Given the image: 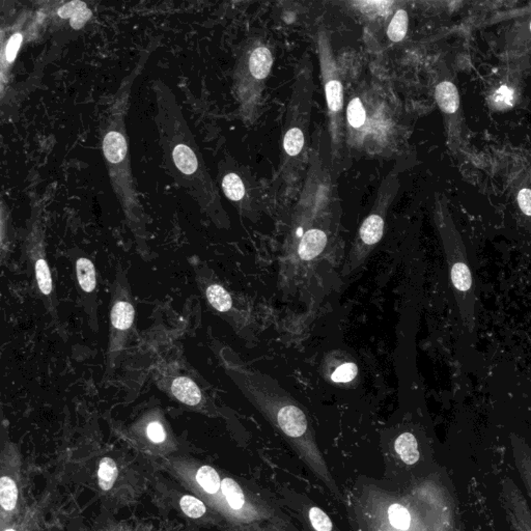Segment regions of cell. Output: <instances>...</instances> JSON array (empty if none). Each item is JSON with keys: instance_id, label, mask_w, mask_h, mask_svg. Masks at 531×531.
Wrapping results in <instances>:
<instances>
[{"instance_id": "15", "label": "cell", "mask_w": 531, "mask_h": 531, "mask_svg": "<svg viewBox=\"0 0 531 531\" xmlns=\"http://www.w3.org/2000/svg\"><path fill=\"white\" fill-rule=\"evenodd\" d=\"M195 481L198 483V487L200 490H203V493L207 496L218 497L221 495V483H222V478L219 476L218 471L215 468H213L209 465H203L200 468L198 469L195 473Z\"/></svg>"}, {"instance_id": "13", "label": "cell", "mask_w": 531, "mask_h": 531, "mask_svg": "<svg viewBox=\"0 0 531 531\" xmlns=\"http://www.w3.org/2000/svg\"><path fill=\"white\" fill-rule=\"evenodd\" d=\"M512 447L520 478L531 499V449L518 437H512Z\"/></svg>"}, {"instance_id": "20", "label": "cell", "mask_w": 531, "mask_h": 531, "mask_svg": "<svg viewBox=\"0 0 531 531\" xmlns=\"http://www.w3.org/2000/svg\"><path fill=\"white\" fill-rule=\"evenodd\" d=\"M134 315V307L132 305L127 301H119L112 307L110 316L114 328L125 331L132 326Z\"/></svg>"}, {"instance_id": "33", "label": "cell", "mask_w": 531, "mask_h": 531, "mask_svg": "<svg viewBox=\"0 0 531 531\" xmlns=\"http://www.w3.org/2000/svg\"><path fill=\"white\" fill-rule=\"evenodd\" d=\"M520 209L525 215L531 216V190L522 189L518 194Z\"/></svg>"}, {"instance_id": "7", "label": "cell", "mask_w": 531, "mask_h": 531, "mask_svg": "<svg viewBox=\"0 0 531 531\" xmlns=\"http://www.w3.org/2000/svg\"><path fill=\"white\" fill-rule=\"evenodd\" d=\"M399 192V178L392 171L380 185L370 214L358 230L352 257L363 259L381 241L388 210Z\"/></svg>"}, {"instance_id": "4", "label": "cell", "mask_w": 531, "mask_h": 531, "mask_svg": "<svg viewBox=\"0 0 531 531\" xmlns=\"http://www.w3.org/2000/svg\"><path fill=\"white\" fill-rule=\"evenodd\" d=\"M313 70L300 67L294 81L293 92L286 110L282 132L279 177L286 186L297 187L302 175H306L311 160L309 127L313 112Z\"/></svg>"}, {"instance_id": "28", "label": "cell", "mask_w": 531, "mask_h": 531, "mask_svg": "<svg viewBox=\"0 0 531 531\" xmlns=\"http://www.w3.org/2000/svg\"><path fill=\"white\" fill-rule=\"evenodd\" d=\"M358 374V368L353 363H343L340 365L333 374L331 375V380L336 383H348L353 381Z\"/></svg>"}, {"instance_id": "8", "label": "cell", "mask_w": 531, "mask_h": 531, "mask_svg": "<svg viewBox=\"0 0 531 531\" xmlns=\"http://www.w3.org/2000/svg\"><path fill=\"white\" fill-rule=\"evenodd\" d=\"M218 173L219 183L225 198L243 211L252 209L259 195H262L252 176L230 160L219 164Z\"/></svg>"}, {"instance_id": "31", "label": "cell", "mask_w": 531, "mask_h": 531, "mask_svg": "<svg viewBox=\"0 0 531 531\" xmlns=\"http://www.w3.org/2000/svg\"><path fill=\"white\" fill-rule=\"evenodd\" d=\"M146 434H148L149 439L154 443H162L166 439V434H165L163 426L158 422H154L149 424Z\"/></svg>"}, {"instance_id": "27", "label": "cell", "mask_w": 531, "mask_h": 531, "mask_svg": "<svg viewBox=\"0 0 531 531\" xmlns=\"http://www.w3.org/2000/svg\"><path fill=\"white\" fill-rule=\"evenodd\" d=\"M492 105L497 109H508L514 105V90L503 85L493 95L491 99Z\"/></svg>"}, {"instance_id": "9", "label": "cell", "mask_w": 531, "mask_h": 531, "mask_svg": "<svg viewBox=\"0 0 531 531\" xmlns=\"http://www.w3.org/2000/svg\"><path fill=\"white\" fill-rule=\"evenodd\" d=\"M503 503L513 530L531 531L530 505L512 478H506L503 481Z\"/></svg>"}, {"instance_id": "29", "label": "cell", "mask_w": 531, "mask_h": 531, "mask_svg": "<svg viewBox=\"0 0 531 531\" xmlns=\"http://www.w3.org/2000/svg\"><path fill=\"white\" fill-rule=\"evenodd\" d=\"M279 523H271L269 525H266L265 522L264 523H252V524H240V525L235 526L230 531H284L280 530Z\"/></svg>"}, {"instance_id": "17", "label": "cell", "mask_w": 531, "mask_h": 531, "mask_svg": "<svg viewBox=\"0 0 531 531\" xmlns=\"http://www.w3.org/2000/svg\"><path fill=\"white\" fill-rule=\"evenodd\" d=\"M435 98L438 106L444 114H455L460 106L458 90L455 85L449 81H443L436 87Z\"/></svg>"}, {"instance_id": "12", "label": "cell", "mask_w": 531, "mask_h": 531, "mask_svg": "<svg viewBox=\"0 0 531 531\" xmlns=\"http://www.w3.org/2000/svg\"><path fill=\"white\" fill-rule=\"evenodd\" d=\"M345 121L350 141L363 139V133L368 130V115L367 107L360 97H354L350 100L345 112Z\"/></svg>"}, {"instance_id": "16", "label": "cell", "mask_w": 531, "mask_h": 531, "mask_svg": "<svg viewBox=\"0 0 531 531\" xmlns=\"http://www.w3.org/2000/svg\"><path fill=\"white\" fill-rule=\"evenodd\" d=\"M19 500V489L12 476L2 473L0 478V506L2 515H11L15 512Z\"/></svg>"}, {"instance_id": "11", "label": "cell", "mask_w": 531, "mask_h": 531, "mask_svg": "<svg viewBox=\"0 0 531 531\" xmlns=\"http://www.w3.org/2000/svg\"><path fill=\"white\" fill-rule=\"evenodd\" d=\"M328 234L321 225L311 223L302 232L298 245V254L304 261H313L326 248Z\"/></svg>"}, {"instance_id": "6", "label": "cell", "mask_w": 531, "mask_h": 531, "mask_svg": "<svg viewBox=\"0 0 531 531\" xmlns=\"http://www.w3.org/2000/svg\"><path fill=\"white\" fill-rule=\"evenodd\" d=\"M318 63H320L321 75H322L323 87L326 98L327 114H328V133L330 137V150L332 159L340 157L343 140H345V96L343 85L340 79L338 63L334 58L333 49L328 33L321 28L318 31Z\"/></svg>"}, {"instance_id": "2", "label": "cell", "mask_w": 531, "mask_h": 531, "mask_svg": "<svg viewBox=\"0 0 531 531\" xmlns=\"http://www.w3.org/2000/svg\"><path fill=\"white\" fill-rule=\"evenodd\" d=\"M252 397L257 409L290 443L304 464L332 494L342 499L340 489L330 473L326 462L316 445L313 430L301 408L279 388L269 385L257 376L253 384Z\"/></svg>"}, {"instance_id": "24", "label": "cell", "mask_w": 531, "mask_h": 531, "mask_svg": "<svg viewBox=\"0 0 531 531\" xmlns=\"http://www.w3.org/2000/svg\"><path fill=\"white\" fill-rule=\"evenodd\" d=\"M181 510L186 516L192 519H200L205 516L207 513V506L200 499L192 496V495H184L180 499Z\"/></svg>"}, {"instance_id": "3", "label": "cell", "mask_w": 531, "mask_h": 531, "mask_svg": "<svg viewBox=\"0 0 531 531\" xmlns=\"http://www.w3.org/2000/svg\"><path fill=\"white\" fill-rule=\"evenodd\" d=\"M139 70L140 65L122 82L102 129V152L112 189L126 213L132 218L139 211L140 205L131 168L126 117L131 89Z\"/></svg>"}, {"instance_id": "22", "label": "cell", "mask_w": 531, "mask_h": 531, "mask_svg": "<svg viewBox=\"0 0 531 531\" xmlns=\"http://www.w3.org/2000/svg\"><path fill=\"white\" fill-rule=\"evenodd\" d=\"M409 17L405 10L399 9L393 15L392 21L387 27V37L393 43L402 42L408 31Z\"/></svg>"}, {"instance_id": "18", "label": "cell", "mask_w": 531, "mask_h": 531, "mask_svg": "<svg viewBox=\"0 0 531 531\" xmlns=\"http://www.w3.org/2000/svg\"><path fill=\"white\" fill-rule=\"evenodd\" d=\"M395 451L406 465L417 464L420 458L417 438L409 431L401 434L395 439Z\"/></svg>"}, {"instance_id": "1", "label": "cell", "mask_w": 531, "mask_h": 531, "mask_svg": "<svg viewBox=\"0 0 531 531\" xmlns=\"http://www.w3.org/2000/svg\"><path fill=\"white\" fill-rule=\"evenodd\" d=\"M162 161L177 184L208 210H222L220 195L212 180L202 152L183 115L176 97L162 83L154 85Z\"/></svg>"}, {"instance_id": "23", "label": "cell", "mask_w": 531, "mask_h": 531, "mask_svg": "<svg viewBox=\"0 0 531 531\" xmlns=\"http://www.w3.org/2000/svg\"><path fill=\"white\" fill-rule=\"evenodd\" d=\"M207 297L212 306L221 313H225L232 309V297L228 291L219 284H212L208 288Z\"/></svg>"}, {"instance_id": "10", "label": "cell", "mask_w": 531, "mask_h": 531, "mask_svg": "<svg viewBox=\"0 0 531 531\" xmlns=\"http://www.w3.org/2000/svg\"><path fill=\"white\" fill-rule=\"evenodd\" d=\"M27 18H28V16L26 13L20 16L13 28L9 29L10 35L8 36V38H1V55H0V60H1V65H0L1 67V72H0L1 97L4 96L6 85L10 80L11 71H12L14 63L16 62V58H17L22 43H23L24 36H26L23 26L26 23Z\"/></svg>"}, {"instance_id": "32", "label": "cell", "mask_w": 531, "mask_h": 531, "mask_svg": "<svg viewBox=\"0 0 531 531\" xmlns=\"http://www.w3.org/2000/svg\"><path fill=\"white\" fill-rule=\"evenodd\" d=\"M92 16V11H90V9L87 8V6H85V8L79 10L78 12H77L75 15H74L73 17L71 18V19H70V24H71L72 28H82V27L85 26V24L87 23V21H89Z\"/></svg>"}, {"instance_id": "5", "label": "cell", "mask_w": 531, "mask_h": 531, "mask_svg": "<svg viewBox=\"0 0 531 531\" xmlns=\"http://www.w3.org/2000/svg\"><path fill=\"white\" fill-rule=\"evenodd\" d=\"M273 63L272 49L261 38H250L239 51L232 90L244 123L253 124L259 117Z\"/></svg>"}, {"instance_id": "19", "label": "cell", "mask_w": 531, "mask_h": 531, "mask_svg": "<svg viewBox=\"0 0 531 531\" xmlns=\"http://www.w3.org/2000/svg\"><path fill=\"white\" fill-rule=\"evenodd\" d=\"M98 485L103 491H110L114 487L115 481L119 476V468L114 458H102L98 467Z\"/></svg>"}, {"instance_id": "21", "label": "cell", "mask_w": 531, "mask_h": 531, "mask_svg": "<svg viewBox=\"0 0 531 531\" xmlns=\"http://www.w3.org/2000/svg\"><path fill=\"white\" fill-rule=\"evenodd\" d=\"M77 279L81 289L87 293H90L96 288V269L94 264L89 259L81 257L77 261Z\"/></svg>"}, {"instance_id": "25", "label": "cell", "mask_w": 531, "mask_h": 531, "mask_svg": "<svg viewBox=\"0 0 531 531\" xmlns=\"http://www.w3.org/2000/svg\"><path fill=\"white\" fill-rule=\"evenodd\" d=\"M309 524L313 531H333V524L328 515L318 506H311L307 513Z\"/></svg>"}, {"instance_id": "14", "label": "cell", "mask_w": 531, "mask_h": 531, "mask_svg": "<svg viewBox=\"0 0 531 531\" xmlns=\"http://www.w3.org/2000/svg\"><path fill=\"white\" fill-rule=\"evenodd\" d=\"M171 392L173 395L188 406H196L202 402V392L198 386L187 377H178L173 382Z\"/></svg>"}, {"instance_id": "26", "label": "cell", "mask_w": 531, "mask_h": 531, "mask_svg": "<svg viewBox=\"0 0 531 531\" xmlns=\"http://www.w3.org/2000/svg\"><path fill=\"white\" fill-rule=\"evenodd\" d=\"M36 277L38 289L44 295H49L52 291V279L50 269L47 265L46 261L43 259H38L36 263Z\"/></svg>"}, {"instance_id": "34", "label": "cell", "mask_w": 531, "mask_h": 531, "mask_svg": "<svg viewBox=\"0 0 531 531\" xmlns=\"http://www.w3.org/2000/svg\"><path fill=\"white\" fill-rule=\"evenodd\" d=\"M4 531H17V530H16L15 528L8 527V528H6V530H4Z\"/></svg>"}, {"instance_id": "35", "label": "cell", "mask_w": 531, "mask_h": 531, "mask_svg": "<svg viewBox=\"0 0 531 531\" xmlns=\"http://www.w3.org/2000/svg\"><path fill=\"white\" fill-rule=\"evenodd\" d=\"M530 29H531V24H530Z\"/></svg>"}, {"instance_id": "30", "label": "cell", "mask_w": 531, "mask_h": 531, "mask_svg": "<svg viewBox=\"0 0 531 531\" xmlns=\"http://www.w3.org/2000/svg\"><path fill=\"white\" fill-rule=\"evenodd\" d=\"M87 4L85 2L81 1H71L68 4H63V6L58 8V16L62 19H71L74 15L81 9L85 8Z\"/></svg>"}]
</instances>
